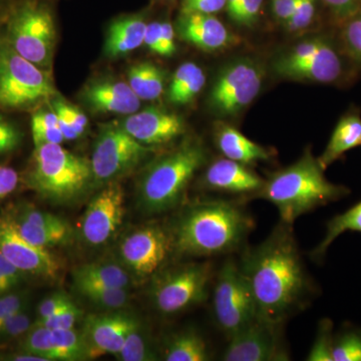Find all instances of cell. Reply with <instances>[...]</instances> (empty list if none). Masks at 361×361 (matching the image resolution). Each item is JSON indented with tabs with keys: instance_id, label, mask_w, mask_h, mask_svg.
Returning <instances> with one entry per match:
<instances>
[{
	"instance_id": "obj_1",
	"label": "cell",
	"mask_w": 361,
	"mask_h": 361,
	"mask_svg": "<svg viewBox=\"0 0 361 361\" xmlns=\"http://www.w3.org/2000/svg\"><path fill=\"white\" fill-rule=\"evenodd\" d=\"M290 226L281 223L260 245L247 250L239 265L258 319L279 326L313 293Z\"/></svg>"
},
{
	"instance_id": "obj_2",
	"label": "cell",
	"mask_w": 361,
	"mask_h": 361,
	"mask_svg": "<svg viewBox=\"0 0 361 361\" xmlns=\"http://www.w3.org/2000/svg\"><path fill=\"white\" fill-rule=\"evenodd\" d=\"M253 219L231 202H204L180 215L172 233L176 250L191 256H216L238 249Z\"/></svg>"
},
{
	"instance_id": "obj_3",
	"label": "cell",
	"mask_w": 361,
	"mask_h": 361,
	"mask_svg": "<svg viewBox=\"0 0 361 361\" xmlns=\"http://www.w3.org/2000/svg\"><path fill=\"white\" fill-rule=\"evenodd\" d=\"M324 171L317 159L307 151L296 163L264 180L256 196L276 207L282 223L292 225L304 214L350 194L348 187L329 182Z\"/></svg>"
},
{
	"instance_id": "obj_4",
	"label": "cell",
	"mask_w": 361,
	"mask_h": 361,
	"mask_svg": "<svg viewBox=\"0 0 361 361\" xmlns=\"http://www.w3.org/2000/svg\"><path fill=\"white\" fill-rule=\"evenodd\" d=\"M206 161L203 146L188 141L161 157L140 182L137 202L145 214L155 215L179 205L190 180Z\"/></svg>"
},
{
	"instance_id": "obj_5",
	"label": "cell",
	"mask_w": 361,
	"mask_h": 361,
	"mask_svg": "<svg viewBox=\"0 0 361 361\" xmlns=\"http://www.w3.org/2000/svg\"><path fill=\"white\" fill-rule=\"evenodd\" d=\"M33 189L44 198L68 202L80 196L92 182L90 161L75 155L61 144L35 147L30 177Z\"/></svg>"
},
{
	"instance_id": "obj_6",
	"label": "cell",
	"mask_w": 361,
	"mask_h": 361,
	"mask_svg": "<svg viewBox=\"0 0 361 361\" xmlns=\"http://www.w3.org/2000/svg\"><path fill=\"white\" fill-rule=\"evenodd\" d=\"M49 73L0 42V109L30 108L56 96Z\"/></svg>"
},
{
	"instance_id": "obj_7",
	"label": "cell",
	"mask_w": 361,
	"mask_h": 361,
	"mask_svg": "<svg viewBox=\"0 0 361 361\" xmlns=\"http://www.w3.org/2000/svg\"><path fill=\"white\" fill-rule=\"evenodd\" d=\"M56 39V25L47 7L32 1L16 7L9 20L6 42L20 56L49 71Z\"/></svg>"
},
{
	"instance_id": "obj_8",
	"label": "cell",
	"mask_w": 361,
	"mask_h": 361,
	"mask_svg": "<svg viewBox=\"0 0 361 361\" xmlns=\"http://www.w3.org/2000/svg\"><path fill=\"white\" fill-rule=\"evenodd\" d=\"M213 312L218 326L228 337L258 319L255 302L239 265L226 263L213 292Z\"/></svg>"
},
{
	"instance_id": "obj_9",
	"label": "cell",
	"mask_w": 361,
	"mask_h": 361,
	"mask_svg": "<svg viewBox=\"0 0 361 361\" xmlns=\"http://www.w3.org/2000/svg\"><path fill=\"white\" fill-rule=\"evenodd\" d=\"M151 152L122 126H106L99 132L90 159L92 182L99 185L114 182L140 165Z\"/></svg>"
},
{
	"instance_id": "obj_10",
	"label": "cell",
	"mask_w": 361,
	"mask_h": 361,
	"mask_svg": "<svg viewBox=\"0 0 361 361\" xmlns=\"http://www.w3.org/2000/svg\"><path fill=\"white\" fill-rule=\"evenodd\" d=\"M211 265L197 263L163 273L152 289V300L163 314H176L203 302L211 279Z\"/></svg>"
},
{
	"instance_id": "obj_11",
	"label": "cell",
	"mask_w": 361,
	"mask_h": 361,
	"mask_svg": "<svg viewBox=\"0 0 361 361\" xmlns=\"http://www.w3.org/2000/svg\"><path fill=\"white\" fill-rule=\"evenodd\" d=\"M280 77L329 84L342 73V63L336 49L320 39L305 40L275 61Z\"/></svg>"
},
{
	"instance_id": "obj_12",
	"label": "cell",
	"mask_w": 361,
	"mask_h": 361,
	"mask_svg": "<svg viewBox=\"0 0 361 361\" xmlns=\"http://www.w3.org/2000/svg\"><path fill=\"white\" fill-rule=\"evenodd\" d=\"M263 82L261 66L251 59H240L226 66L215 80L211 106L223 116L240 113L254 101Z\"/></svg>"
},
{
	"instance_id": "obj_13",
	"label": "cell",
	"mask_w": 361,
	"mask_h": 361,
	"mask_svg": "<svg viewBox=\"0 0 361 361\" xmlns=\"http://www.w3.org/2000/svg\"><path fill=\"white\" fill-rule=\"evenodd\" d=\"M175 249L172 234L158 225H149L130 232L118 249L122 265L130 274L152 276L163 267Z\"/></svg>"
},
{
	"instance_id": "obj_14",
	"label": "cell",
	"mask_w": 361,
	"mask_h": 361,
	"mask_svg": "<svg viewBox=\"0 0 361 361\" xmlns=\"http://www.w3.org/2000/svg\"><path fill=\"white\" fill-rule=\"evenodd\" d=\"M125 193L120 183H108L90 201L82 221V236L90 246L106 243L123 222Z\"/></svg>"
},
{
	"instance_id": "obj_15",
	"label": "cell",
	"mask_w": 361,
	"mask_h": 361,
	"mask_svg": "<svg viewBox=\"0 0 361 361\" xmlns=\"http://www.w3.org/2000/svg\"><path fill=\"white\" fill-rule=\"evenodd\" d=\"M279 325L256 319L250 325L229 337L222 355L225 361L287 360L288 355L278 334Z\"/></svg>"
},
{
	"instance_id": "obj_16",
	"label": "cell",
	"mask_w": 361,
	"mask_h": 361,
	"mask_svg": "<svg viewBox=\"0 0 361 361\" xmlns=\"http://www.w3.org/2000/svg\"><path fill=\"white\" fill-rule=\"evenodd\" d=\"M0 253L23 273L56 279L61 271L58 257L23 239L13 221L0 219Z\"/></svg>"
},
{
	"instance_id": "obj_17",
	"label": "cell",
	"mask_w": 361,
	"mask_h": 361,
	"mask_svg": "<svg viewBox=\"0 0 361 361\" xmlns=\"http://www.w3.org/2000/svg\"><path fill=\"white\" fill-rule=\"evenodd\" d=\"M133 319L134 316L118 310L85 317L82 334L89 358H97L109 353L118 355Z\"/></svg>"
},
{
	"instance_id": "obj_18",
	"label": "cell",
	"mask_w": 361,
	"mask_h": 361,
	"mask_svg": "<svg viewBox=\"0 0 361 361\" xmlns=\"http://www.w3.org/2000/svg\"><path fill=\"white\" fill-rule=\"evenodd\" d=\"M121 126L145 146L168 144L185 132L184 121L179 116L155 106L135 111Z\"/></svg>"
},
{
	"instance_id": "obj_19",
	"label": "cell",
	"mask_w": 361,
	"mask_h": 361,
	"mask_svg": "<svg viewBox=\"0 0 361 361\" xmlns=\"http://www.w3.org/2000/svg\"><path fill=\"white\" fill-rule=\"evenodd\" d=\"M204 184L213 191L247 195L257 194L264 180L246 165L224 158L209 166L204 175Z\"/></svg>"
},
{
	"instance_id": "obj_20",
	"label": "cell",
	"mask_w": 361,
	"mask_h": 361,
	"mask_svg": "<svg viewBox=\"0 0 361 361\" xmlns=\"http://www.w3.org/2000/svg\"><path fill=\"white\" fill-rule=\"evenodd\" d=\"M180 39L205 51H216L234 44V37L213 14H180L177 25Z\"/></svg>"
},
{
	"instance_id": "obj_21",
	"label": "cell",
	"mask_w": 361,
	"mask_h": 361,
	"mask_svg": "<svg viewBox=\"0 0 361 361\" xmlns=\"http://www.w3.org/2000/svg\"><path fill=\"white\" fill-rule=\"evenodd\" d=\"M82 99L97 113L132 115L139 111L141 99L122 80H102L90 82L82 92Z\"/></svg>"
},
{
	"instance_id": "obj_22",
	"label": "cell",
	"mask_w": 361,
	"mask_h": 361,
	"mask_svg": "<svg viewBox=\"0 0 361 361\" xmlns=\"http://www.w3.org/2000/svg\"><path fill=\"white\" fill-rule=\"evenodd\" d=\"M147 25L142 16H126L114 21L104 44V54L111 59L126 56L144 44Z\"/></svg>"
},
{
	"instance_id": "obj_23",
	"label": "cell",
	"mask_w": 361,
	"mask_h": 361,
	"mask_svg": "<svg viewBox=\"0 0 361 361\" xmlns=\"http://www.w3.org/2000/svg\"><path fill=\"white\" fill-rule=\"evenodd\" d=\"M216 144L225 158L243 165L267 161L271 154L231 126L223 125L216 132Z\"/></svg>"
},
{
	"instance_id": "obj_24",
	"label": "cell",
	"mask_w": 361,
	"mask_h": 361,
	"mask_svg": "<svg viewBox=\"0 0 361 361\" xmlns=\"http://www.w3.org/2000/svg\"><path fill=\"white\" fill-rule=\"evenodd\" d=\"M361 146V118L357 114H349L341 118L332 133L326 148L319 158L320 166L326 170L350 149Z\"/></svg>"
},
{
	"instance_id": "obj_25",
	"label": "cell",
	"mask_w": 361,
	"mask_h": 361,
	"mask_svg": "<svg viewBox=\"0 0 361 361\" xmlns=\"http://www.w3.org/2000/svg\"><path fill=\"white\" fill-rule=\"evenodd\" d=\"M206 77L200 66L194 63L180 65L173 75L168 90L171 103L186 104L198 96L205 85Z\"/></svg>"
},
{
	"instance_id": "obj_26",
	"label": "cell",
	"mask_w": 361,
	"mask_h": 361,
	"mask_svg": "<svg viewBox=\"0 0 361 361\" xmlns=\"http://www.w3.org/2000/svg\"><path fill=\"white\" fill-rule=\"evenodd\" d=\"M73 281L92 282L128 289L132 284L133 278L132 274L123 265L94 262L78 267L73 272Z\"/></svg>"
},
{
	"instance_id": "obj_27",
	"label": "cell",
	"mask_w": 361,
	"mask_h": 361,
	"mask_svg": "<svg viewBox=\"0 0 361 361\" xmlns=\"http://www.w3.org/2000/svg\"><path fill=\"white\" fill-rule=\"evenodd\" d=\"M130 89L140 99L155 101L165 89V73L151 63L133 66L128 73Z\"/></svg>"
},
{
	"instance_id": "obj_28",
	"label": "cell",
	"mask_w": 361,
	"mask_h": 361,
	"mask_svg": "<svg viewBox=\"0 0 361 361\" xmlns=\"http://www.w3.org/2000/svg\"><path fill=\"white\" fill-rule=\"evenodd\" d=\"M346 232L361 233V201L345 212L338 214L329 220L324 237L314 250L311 252V257L316 262H322L332 243Z\"/></svg>"
},
{
	"instance_id": "obj_29",
	"label": "cell",
	"mask_w": 361,
	"mask_h": 361,
	"mask_svg": "<svg viewBox=\"0 0 361 361\" xmlns=\"http://www.w3.org/2000/svg\"><path fill=\"white\" fill-rule=\"evenodd\" d=\"M164 357L167 361H206L210 360V355L203 337L194 330H187L169 339Z\"/></svg>"
},
{
	"instance_id": "obj_30",
	"label": "cell",
	"mask_w": 361,
	"mask_h": 361,
	"mask_svg": "<svg viewBox=\"0 0 361 361\" xmlns=\"http://www.w3.org/2000/svg\"><path fill=\"white\" fill-rule=\"evenodd\" d=\"M78 293L97 307L118 310L130 301V292L126 288L106 286L92 282H75Z\"/></svg>"
},
{
	"instance_id": "obj_31",
	"label": "cell",
	"mask_w": 361,
	"mask_h": 361,
	"mask_svg": "<svg viewBox=\"0 0 361 361\" xmlns=\"http://www.w3.org/2000/svg\"><path fill=\"white\" fill-rule=\"evenodd\" d=\"M121 361H152L158 360L155 349L152 346L148 334L139 318L133 319L129 332L118 355Z\"/></svg>"
},
{
	"instance_id": "obj_32",
	"label": "cell",
	"mask_w": 361,
	"mask_h": 361,
	"mask_svg": "<svg viewBox=\"0 0 361 361\" xmlns=\"http://www.w3.org/2000/svg\"><path fill=\"white\" fill-rule=\"evenodd\" d=\"M51 339L56 360H89L84 336L75 329L51 330Z\"/></svg>"
},
{
	"instance_id": "obj_33",
	"label": "cell",
	"mask_w": 361,
	"mask_h": 361,
	"mask_svg": "<svg viewBox=\"0 0 361 361\" xmlns=\"http://www.w3.org/2000/svg\"><path fill=\"white\" fill-rule=\"evenodd\" d=\"M14 227L21 237L32 245L47 248V247L63 243L68 237L70 228L68 224L59 227H44L37 226L26 221H13Z\"/></svg>"
},
{
	"instance_id": "obj_34",
	"label": "cell",
	"mask_w": 361,
	"mask_h": 361,
	"mask_svg": "<svg viewBox=\"0 0 361 361\" xmlns=\"http://www.w3.org/2000/svg\"><path fill=\"white\" fill-rule=\"evenodd\" d=\"M334 361H361V327L345 324L334 334Z\"/></svg>"
},
{
	"instance_id": "obj_35",
	"label": "cell",
	"mask_w": 361,
	"mask_h": 361,
	"mask_svg": "<svg viewBox=\"0 0 361 361\" xmlns=\"http://www.w3.org/2000/svg\"><path fill=\"white\" fill-rule=\"evenodd\" d=\"M334 336V323L329 318H323L318 324L314 343H313L306 360L334 361L332 360Z\"/></svg>"
},
{
	"instance_id": "obj_36",
	"label": "cell",
	"mask_w": 361,
	"mask_h": 361,
	"mask_svg": "<svg viewBox=\"0 0 361 361\" xmlns=\"http://www.w3.org/2000/svg\"><path fill=\"white\" fill-rule=\"evenodd\" d=\"M23 349L25 353H32L47 361H56L51 339V330L40 325L33 324L25 337Z\"/></svg>"
},
{
	"instance_id": "obj_37",
	"label": "cell",
	"mask_w": 361,
	"mask_h": 361,
	"mask_svg": "<svg viewBox=\"0 0 361 361\" xmlns=\"http://www.w3.org/2000/svg\"><path fill=\"white\" fill-rule=\"evenodd\" d=\"M82 316V311L71 301L63 310H59L49 317L37 320L35 324L44 326L49 330L70 329L75 327V323Z\"/></svg>"
},
{
	"instance_id": "obj_38",
	"label": "cell",
	"mask_w": 361,
	"mask_h": 361,
	"mask_svg": "<svg viewBox=\"0 0 361 361\" xmlns=\"http://www.w3.org/2000/svg\"><path fill=\"white\" fill-rule=\"evenodd\" d=\"M315 11L316 0H299L295 11L285 26L291 32L305 30L312 23Z\"/></svg>"
},
{
	"instance_id": "obj_39",
	"label": "cell",
	"mask_w": 361,
	"mask_h": 361,
	"mask_svg": "<svg viewBox=\"0 0 361 361\" xmlns=\"http://www.w3.org/2000/svg\"><path fill=\"white\" fill-rule=\"evenodd\" d=\"M342 39L348 54L361 61V11L348 20Z\"/></svg>"
},
{
	"instance_id": "obj_40",
	"label": "cell",
	"mask_w": 361,
	"mask_h": 361,
	"mask_svg": "<svg viewBox=\"0 0 361 361\" xmlns=\"http://www.w3.org/2000/svg\"><path fill=\"white\" fill-rule=\"evenodd\" d=\"M32 319L25 311V307L21 308L18 312L11 315L0 329V338H14L23 336L32 329Z\"/></svg>"
},
{
	"instance_id": "obj_41",
	"label": "cell",
	"mask_w": 361,
	"mask_h": 361,
	"mask_svg": "<svg viewBox=\"0 0 361 361\" xmlns=\"http://www.w3.org/2000/svg\"><path fill=\"white\" fill-rule=\"evenodd\" d=\"M262 4L263 0H240L229 13L230 18L240 25H251L258 18Z\"/></svg>"
},
{
	"instance_id": "obj_42",
	"label": "cell",
	"mask_w": 361,
	"mask_h": 361,
	"mask_svg": "<svg viewBox=\"0 0 361 361\" xmlns=\"http://www.w3.org/2000/svg\"><path fill=\"white\" fill-rule=\"evenodd\" d=\"M52 110L59 115L65 116L68 122L73 126L75 132L80 135V137L84 134L89 120L82 111L66 102L61 101V99H54V104H52Z\"/></svg>"
},
{
	"instance_id": "obj_43",
	"label": "cell",
	"mask_w": 361,
	"mask_h": 361,
	"mask_svg": "<svg viewBox=\"0 0 361 361\" xmlns=\"http://www.w3.org/2000/svg\"><path fill=\"white\" fill-rule=\"evenodd\" d=\"M227 6V0H183L180 13L214 14Z\"/></svg>"
},
{
	"instance_id": "obj_44",
	"label": "cell",
	"mask_w": 361,
	"mask_h": 361,
	"mask_svg": "<svg viewBox=\"0 0 361 361\" xmlns=\"http://www.w3.org/2000/svg\"><path fill=\"white\" fill-rule=\"evenodd\" d=\"M71 297L65 292H56L51 296L47 297L39 304L37 308V320L49 317L59 310H63L65 306L71 302Z\"/></svg>"
},
{
	"instance_id": "obj_45",
	"label": "cell",
	"mask_w": 361,
	"mask_h": 361,
	"mask_svg": "<svg viewBox=\"0 0 361 361\" xmlns=\"http://www.w3.org/2000/svg\"><path fill=\"white\" fill-rule=\"evenodd\" d=\"M339 20H349L361 11V0H322Z\"/></svg>"
},
{
	"instance_id": "obj_46",
	"label": "cell",
	"mask_w": 361,
	"mask_h": 361,
	"mask_svg": "<svg viewBox=\"0 0 361 361\" xmlns=\"http://www.w3.org/2000/svg\"><path fill=\"white\" fill-rule=\"evenodd\" d=\"M20 135L14 126L0 118V154L13 151L18 146Z\"/></svg>"
},
{
	"instance_id": "obj_47",
	"label": "cell",
	"mask_w": 361,
	"mask_h": 361,
	"mask_svg": "<svg viewBox=\"0 0 361 361\" xmlns=\"http://www.w3.org/2000/svg\"><path fill=\"white\" fill-rule=\"evenodd\" d=\"M23 307H25V299L23 296L9 294L0 297V329L11 315Z\"/></svg>"
},
{
	"instance_id": "obj_48",
	"label": "cell",
	"mask_w": 361,
	"mask_h": 361,
	"mask_svg": "<svg viewBox=\"0 0 361 361\" xmlns=\"http://www.w3.org/2000/svg\"><path fill=\"white\" fill-rule=\"evenodd\" d=\"M20 220L37 226H44V227H59V226L66 224L65 221L61 219L58 216L44 212V211L32 210V209L25 211Z\"/></svg>"
},
{
	"instance_id": "obj_49",
	"label": "cell",
	"mask_w": 361,
	"mask_h": 361,
	"mask_svg": "<svg viewBox=\"0 0 361 361\" xmlns=\"http://www.w3.org/2000/svg\"><path fill=\"white\" fill-rule=\"evenodd\" d=\"M18 172L13 168L0 166V200L13 193L18 185Z\"/></svg>"
},
{
	"instance_id": "obj_50",
	"label": "cell",
	"mask_w": 361,
	"mask_h": 361,
	"mask_svg": "<svg viewBox=\"0 0 361 361\" xmlns=\"http://www.w3.org/2000/svg\"><path fill=\"white\" fill-rule=\"evenodd\" d=\"M59 127V118L56 111L40 110L33 114L32 118V132L54 129Z\"/></svg>"
},
{
	"instance_id": "obj_51",
	"label": "cell",
	"mask_w": 361,
	"mask_h": 361,
	"mask_svg": "<svg viewBox=\"0 0 361 361\" xmlns=\"http://www.w3.org/2000/svg\"><path fill=\"white\" fill-rule=\"evenodd\" d=\"M161 47L163 56H171L175 54V32L174 27L168 21L161 23Z\"/></svg>"
},
{
	"instance_id": "obj_52",
	"label": "cell",
	"mask_w": 361,
	"mask_h": 361,
	"mask_svg": "<svg viewBox=\"0 0 361 361\" xmlns=\"http://www.w3.org/2000/svg\"><path fill=\"white\" fill-rule=\"evenodd\" d=\"M144 44L154 54H161V23L154 21L147 25Z\"/></svg>"
},
{
	"instance_id": "obj_53",
	"label": "cell",
	"mask_w": 361,
	"mask_h": 361,
	"mask_svg": "<svg viewBox=\"0 0 361 361\" xmlns=\"http://www.w3.org/2000/svg\"><path fill=\"white\" fill-rule=\"evenodd\" d=\"M299 0H272V13L275 18L285 23L295 11Z\"/></svg>"
},
{
	"instance_id": "obj_54",
	"label": "cell",
	"mask_w": 361,
	"mask_h": 361,
	"mask_svg": "<svg viewBox=\"0 0 361 361\" xmlns=\"http://www.w3.org/2000/svg\"><path fill=\"white\" fill-rule=\"evenodd\" d=\"M23 273V271L18 269L11 261L7 260L0 253V278L6 280L7 282H9L14 287L20 283Z\"/></svg>"
},
{
	"instance_id": "obj_55",
	"label": "cell",
	"mask_w": 361,
	"mask_h": 361,
	"mask_svg": "<svg viewBox=\"0 0 361 361\" xmlns=\"http://www.w3.org/2000/svg\"><path fill=\"white\" fill-rule=\"evenodd\" d=\"M6 360L13 361H47L44 358L40 357V356L25 353H25H21V355L8 356V358H6Z\"/></svg>"
},
{
	"instance_id": "obj_56",
	"label": "cell",
	"mask_w": 361,
	"mask_h": 361,
	"mask_svg": "<svg viewBox=\"0 0 361 361\" xmlns=\"http://www.w3.org/2000/svg\"><path fill=\"white\" fill-rule=\"evenodd\" d=\"M13 287V285L7 282L6 280L0 278V294L6 293V292L11 290Z\"/></svg>"
}]
</instances>
